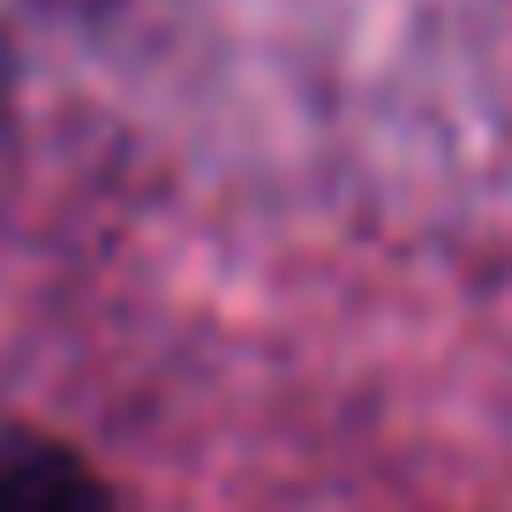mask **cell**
<instances>
[{"mask_svg":"<svg viewBox=\"0 0 512 512\" xmlns=\"http://www.w3.org/2000/svg\"><path fill=\"white\" fill-rule=\"evenodd\" d=\"M0 512H113V490L83 452L8 430L0 437Z\"/></svg>","mask_w":512,"mask_h":512,"instance_id":"cell-1","label":"cell"}]
</instances>
